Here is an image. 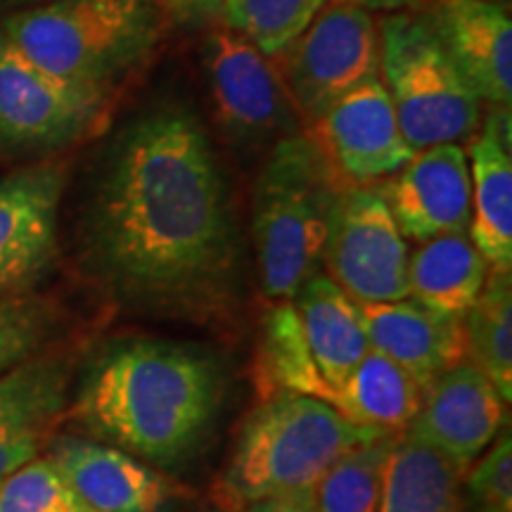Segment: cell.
Masks as SVG:
<instances>
[{
    "label": "cell",
    "instance_id": "6da1fadb",
    "mask_svg": "<svg viewBox=\"0 0 512 512\" xmlns=\"http://www.w3.org/2000/svg\"><path fill=\"white\" fill-rule=\"evenodd\" d=\"M93 233L110 278L138 302L200 311L228 290L235 235L226 183L190 112L157 110L121 136Z\"/></svg>",
    "mask_w": 512,
    "mask_h": 512
},
{
    "label": "cell",
    "instance_id": "7a4b0ae2",
    "mask_svg": "<svg viewBox=\"0 0 512 512\" xmlns=\"http://www.w3.org/2000/svg\"><path fill=\"white\" fill-rule=\"evenodd\" d=\"M221 366L195 347L133 339L100 358L76 401V420L152 467L181 463L214 425Z\"/></svg>",
    "mask_w": 512,
    "mask_h": 512
},
{
    "label": "cell",
    "instance_id": "3957f363",
    "mask_svg": "<svg viewBox=\"0 0 512 512\" xmlns=\"http://www.w3.org/2000/svg\"><path fill=\"white\" fill-rule=\"evenodd\" d=\"M382 434L389 432L354 425L320 399L275 394L261 401L242 427L216 486V501L223 510L238 512L268 498L313 489L342 453Z\"/></svg>",
    "mask_w": 512,
    "mask_h": 512
},
{
    "label": "cell",
    "instance_id": "277c9868",
    "mask_svg": "<svg viewBox=\"0 0 512 512\" xmlns=\"http://www.w3.org/2000/svg\"><path fill=\"white\" fill-rule=\"evenodd\" d=\"M347 185L309 136L280 138L254 185V247L261 287L292 302L313 273L328 238L332 209Z\"/></svg>",
    "mask_w": 512,
    "mask_h": 512
},
{
    "label": "cell",
    "instance_id": "5b68a950",
    "mask_svg": "<svg viewBox=\"0 0 512 512\" xmlns=\"http://www.w3.org/2000/svg\"><path fill=\"white\" fill-rule=\"evenodd\" d=\"M159 17L157 0H48L0 29L48 72L107 93L155 46Z\"/></svg>",
    "mask_w": 512,
    "mask_h": 512
},
{
    "label": "cell",
    "instance_id": "8992f818",
    "mask_svg": "<svg viewBox=\"0 0 512 512\" xmlns=\"http://www.w3.org/2000/svg\"><path fill=\"white\" fill-rule=\"evenodd\" d=\"M380 79L413 150L458 143L479 124V100L432 27L408 15L380 24Z\"/></svg>",
    "mask_w": 512,
    "mask_h": 512
},
{
    "label": "cell",
    "instance_id": "52a82bcc",
    "mask_svg": "<svg viewBox=\"0 0 512 512\" xmlns=\"http://www.w3.org/2000/svg\"><path fill=\"white\" fill-rule=\"evenodd\" d=\"M275 60L294 112L313 126L344 95L380 76L373 17L356 5L328 0Z\"/></svg>",
    "mask_w": 512,
    "mask_h": 512
},
{
    "label": "cell",
    "instance_id": "ba28073f",
    "mask_svg": "<svg viewBox=\"0 0 512 512\" xmlns=\"http://www.w3.org/2000/svg\"><path fill=\"white\" fill-rule=\"evenodd\" d=\"M320 264L356 304L408 299V245L380 188L354 185L339 195Z\"/></svg>",
    "mask_w": 512,
    "mask_h": 512
},
{
    "label": "cell",
    "instance_id": "9c48e42d",
    "mask_svg": "<svg viewBox=\"0 0 512 512\" xmlns=\"http://www.w3.org/2000/svg\"><path fill=\"white\" fill-rule=\"evenodd\" d=\"M105 93L76 86L24 55L0 29V150H50L79 138Z\"/></svg>",
    "mask_w": 512,
    "mask_h": 512
},
{
    "label": "cell",
    "instance_id": "30bf717a",
    "mask_svg": "<svg viewBox=\"0 0 512 512\" xmlns=\"http://www.w3.org/2000/svg\"><path fill=\"white\" fill-rule=\"evenodd\" d=\"M204 62L216 119L230 138L266 143L292 136L287 131L297 112L273 57L235 31L216 29L207 38Z\"/></svg>",
    "mask_w": 512,
    "mask_h": 512
},
{
    "label": "cell",
    "instance_id": "8fae6325",
    "mask_svg": "<svg viewBox=\"0 0 512 512\" xmlns=\"http://www.w3.org/2000/svg\"><path fill=\"white\" fill-rule=\"evenodd\" d=\"M311 128V140L347 188L394 176L415 152L380 76L344 95Z\"/></svg>",
    "mask_w": 512,
    "mask_h": 512
},
{
    "label": "cell",
    "instance_id": "7c38bea8",
    "mask_svg": "<svg viewBox=\"0 0 512 512\" xmlns=\"http://www.w3.org/2000/svg\"><path fill=\"white\" fill-rule=\"evenodd\" d=\"M505 420V401L472 361L441 373L422 392L420 411L406 432L453 460L460 470L494 444Z\"/></svg>",
    "mask_w": 512,
    "mask_h": 512
},
{
    "label": "cell",
    "instance_id": "4fadbf2b",
    "mask_svg": "<svg viewBox=\"0 0 512 512\" xmlns=\"http://www.w3.org/2000/svg\"><path fill=\"white\" fill-rule=\"evenodd\" d=\"M382 192L406 240L425 242L470 228V162L458 143L415 150Z\"/></svg>",
    "mask_w": 512,
    "mask_h": 512
},
{
    "label": "cell",
    "instance_id": "5bb4252c",
    "mask_svg": "<svg viewBox=\"0 0 512 512\" xmlns=\"http://www.w3.org/2000/svg\"><path fill=\"white\" fill-rule=\"evenodd\" d=\"M46 458L98 512H164L185 491L152 465L102 441L60 437Z\"/></svg>",
    "mask_w": 512,
    "mask_h": 512
},
{
    "label": "cell",
    "instance_id": "9a60e30c",
    "mask_svg": "<svg viewBox=\"0 0 512 512\" xmlns=\"http://www.w3.org/2000/svg\"><path fill=\"white\" fill-rule=\"evenodd\" d=\"M62 171L34 166L0 181V297L22 290L55 254Z\"/></svg>",
    "mask_w": 512,
    "mask_h": 512
},
{
    "label": "cell",
    "instance_id": "2e32d148",
    "mask_svg": "<svg viewBox=\"0 0 512 512\" xmlns=\"http://www.w3.org/2000/svg\"><path fill=\"white\" fill-rule=\"evenodd\" d=\"M69 363L31 354L0 373V479L41 456L67 408Z\"/></svg>",
    "mask_w": 512,
    "mask_h": 512
},
{
    "label": "cell",
    "instance_id": "e0dca14e",
    "mask_svg": "<svg viewBox=\"0 0 512 512\" xmlns=\"http://www.w3.org/2000/svg\"><path fill=\"white\" fill-rule=\"evenodd\" d=\"M432 31L479 100L510 110L512 22L491 0H439Z\"/></svg>",
    "mask_w": 512,
    "mask_h": 512
},
{
    "label": "cell",
    "instance_id": "ac0fdd59",
    "mask_svg": "<svg viewBox=\"0 0 512 512\" xmlns=\"http://www.w3.org/2000/svg\"><path fill=\"white\" fill-rule=\"evenodd\" d=\"M358 306L370 349L392 358L422 389L467 358L463 318L434 311L411 297Z\"/></svg>",
    "mask_w": 512,
    "mask_h": 512
},
{
    "label": "cell",
    "instance_id": "d6986e66",
    "mask_svg": "<svg viewBox=\"0 0 512 512\" xmlns=\"http://www.w3.org/2000/svg\"><path fill=\"white\" fill-rule=\"evenodd\" d=\"M470 240L494 268H512L510 110H501L470 145Z\"/></svg>",
    "mask_w": 512,
    "mask_h": 512
},
{
    "label": "cell",
    "instance_id": "ffe728a7",
    "mask_svg": "<svg viewBox=\"0 0 512 512\" xmlns=\"http://www.w3.org/2000/svg\"><path fill=\"white\" fill-rule=\"evenodd\" d=\"M292 304L320 375L337 392L370 351L361 306L320 271L299 287Z\"/></svg>",
    "mask_w": 512,
    "mask_h": 512
},
{
    "label": "cell",
    "instance_id": "44dd1931",
    "mask_svg": "<svg viewBox=\"0 0 512 512\" xmlns=\"http://www.w3.org/2000/svg\"><path fill=\"white\" fill-rule=\"evenodd\" d=\"M489 275V261L470 233H446L420 242L408 256V297L434 311L463 318L477 302Z\"/></svg>",
    "mask_w": 512,
    "mask_h": 512
},
{
    "label": "cell",
    "instance_id": "7402d4cb",
    "mask_svg": "<svg viewBox=\"0 0 512 512\" xmlns=\"http://www.w3.org/2000/svg\"><path fill=\"white\" fill-rule=\"evenodd\" d=\"M463 477L437 448L408 432L396 434L377 512H465Z\"/></svg>",
    "mask_w": 512,
    "mask_h": 512
},
{
    "label": "cell",
    "instance_id": "603a6c76",
    "mask_svg": "<svg viewBox=\"0 0 512 512\" xmlns=\"http://www.w3.org/2000/svg\"><path fill=\"white\" fill-rule=\"evenodd\" d=\"M422 392L392 358L370 349L335 392L332 408L354 425L401 434L420 411Z\"/></svg>",
    "mask_w": 512,
    "mask_h": 512
},
{
    "label": "cell",
    "instance_id": "cb8c5ba5",
    "mask_svg": "<svg viewBox=\"0 0 512 512\" xmlns=\"http://www.w3.org/2000/svg\"><path fill=\"white\" fill-rule=\"evenodd\" d=\"M254 384L261 401L275 394H302L332 406L335 392L320 375L292 302H278L268 311L256 349Z\"/></svg>",
    "mask_w": 512,
    "mask_h": 512
},
{
    "label": "cell",
    "instance_id": "d4e9b609",
    "mask_svg": "<svg viewBox=\"0 0 512 512\" xmlns=\"http://www.w3.org/2000/svg\"><path fill=\"white\" fill-rule=\"evenodd\" d=\"M465 349L494 382L505 403L512 399V278L510 268H489L477 302L463 316Z\"/></svg>",
    "mask_w": 512,
    "mask_h": 512
},
{
    "label": "cell",
    "instance_id": "484cf974",
    "mask_svg": "<svg viewBox=\"0 0 512 512\" xmlns=\"http://www.w3.org/2000/svg\"><path fill=\"white\" fill-rule=\"evenodd\" d=\"M396 434H382L349 448L328 467L313 489L318 512H377L382 496L384 467Z\"/></svg>",
    "mask_w": 512,
    "mask_h": 512
},
{
    "label": "cell",
    "instance_id": "4316f807",
    "mask_svg": "<svg viewBox=\"0 0 512 512\" xmlns=\"http://www.w3.org/2000/svg\"><path fill=\"white\" fill-rule=\"evenodd\" d=\"M328 0H221L226 29L245 36L261 53L278 57L309 27Z\"/></svg>",
    "mask_w": 512,
    "mask_h": 512
},
{
    "label": "cell",
    "instance_id": "83f0119b",
    "mask_svg": "<svg viewBox=\"0 0 512 512\" xmlns=\"http://www.w3.org/2000/svg\"><path fill=\"white\" fill-rule=\"evenodd\" d=\"M0 512H98L48 458H34L0 479Z\"/></svg>",
    "mask_w": 512,
    "mask_h": 512
},
{
    "label": "cell",
    "instance_id": "f1b7e54d",
    "mask_svg": "<svg viewBox=\"0 0 512 512\" xmlns=\"http://www.w3.org/2000/svg\"><path fill=\"white\" fill-rule=\"evenodd\" d=\"M463 477L465 512H512V439L498 434Z\"/></svg>",
    "mask_w": 512,
    "mask_h": 512
},
{
    "label": "cell",
    "instance_id": "f546056e",
    "mask_svg": "<svg viewBox=\"0 0 512 512\" xmlns=\"http://www.w3.org/2000/svg\"><path fill=\"white\" fill-rule=\"evenodd\" d=\"M43 328L46 323L34 304L0 297V373L36 354Z\"/></svg>",
    "mask_w": 512,
    "mask_h": 512
},
{
    "label": "cell",
    "instance_id": "4dcf8cb0",
    "mask_svg": "<svg viewBox=\"0 0 512 512\" xmlns=\"http://www.w3.org/2000/svg\"><path fill=\"white\" fill-rule=\"evenodd\" d=\"M313 489H316V486H313ZM313 489L294 491V494L278 496V498H268V501L252 503L238 512H318Z\"/></svg>",
    "mask_w": 512,
    "mask_h": 512
},
{
    "label": "cell",
    "instance_id": "1f68e13d",
    "mask_svg": "<svg viewBox=\"0 0 512 512\" xmlns=\"http://www.w3.org/2000/svg\"><path fill=\"white\" fill-rule=\"evenodd\" d=\"M162 3L181 24L207 22L221 10V0H162Z\"/></svg>",
    "mask_w": 512,
    "mask_h": 512
},
{
    "label": "cell",
    "instance_id": "d6a6232c",
    "mask_svg": "<svg viewBox=\"0 0 512 512\" xmlns=\"http://www.w3.org/2000/svg\"><path fill=\"white\" fill-rule=\"evenodd\" d=\"M339 3L356 5V8H363V10H368V12H373V10L392 12V10L406 8V5H411L413 0H339Z\"/></svg>",
    "mask_w": 512,
    "mask_h": 512
},
{
    "label": "cell",
    "instance_id": "836d02e7",
    "mask_svg": "<svg viewBox=\"0 0 512 512\" xmlns=\"http://www.w3.org/2000/svg\"><path fill=\"white\" fill-rule=\"evenodd\" d=\"M43 3H48V0H0V10L19 12V10L36 8V5H43Z\"/></svg>",
    "mask_w": 512,
    "mask_h": 512
}]
</instances>
